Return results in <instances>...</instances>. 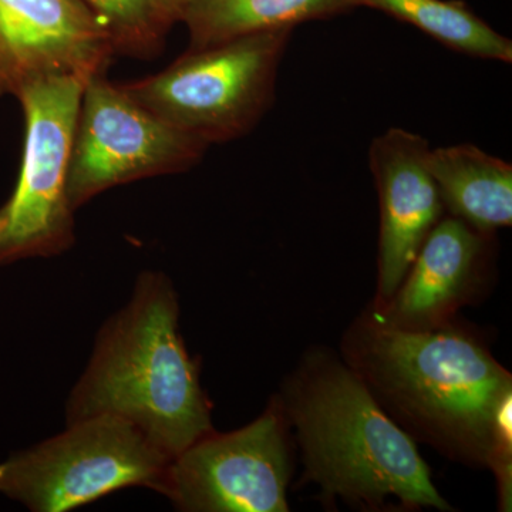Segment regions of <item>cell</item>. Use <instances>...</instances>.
<instances>
[{
	"label": "cell",
	"instance_id": "obj_4",
	"mask_svg": "<svg viewBox=\"0 0 512 512\" xmlns=\"http://www.w3.org/2000/svg\"><path fill=\"white\" fill-rule=\"evenodd\" d=\"M293 29L188 49L160 73L120 86L161 119L202 143L251 133L271 109Z\"/></svg>",
	"mask_w": 512,
	"mask_h": 512
},
{
	"label": "cell",
	"instance_id": "obj_7",
	"mask_svg": "<svg viewBox=\"0 0 512 512\" xmlns=\"http://www.w3.org/2000/svg\"><path fill=\"white\" fill-rule=\"evenodd\" d=\"M207 144L158 117L101 76L84 86L70 150L67 194L74 211L119 185L180 174Z\"/></svg>",
	"mask_w": 512,
	"mask_h": 512
},
{
	"label": "cell",
	"instance_id": "obj_11",
	"mask_svg": "<svg viewBox=\"0 0 512 512\" xmlns=\"http://www.w3.org/2000/svg\"><path fill=\"white\" fill-rule=\"evenodd\" d=\"M485 237L458 218H443L431 229L393 298L377 309L375 319L404 330L446 326L473 289L483 264Z\"/></svg>",
	"mask_w": 512,
	"mask_h": 512
},
{
	"label": "cell",
	"instance_id": "obj_9",
	"mask_svg": "<svg viewBox=\"0 0 512 512\" xmlns=\"http://www.w3.org/2000/svg\"><path fill=\"white\" fill-rule=\"evenodd\" d=\"M113 55L106 26L83 0H0V96L50 77L87 83Z\"/></svg>",
	"mask_w": 512,
	"mask_h": 512
},
{
	"label": "cell",
	"instance_id": "obj_16",
	"mask_svg": "<svg viewBox=\"0 0 512 512\" xmlns=\"http://www.w3.org/2000/svg\"><path fill=\"white\" fill-rule=\"evenodd\" d=\"M192 0H158V13L165 29H170L180 19L181 12Z\"/></svg>",
	"mask_w": 512,
	"mask_h": 512
},
{
	"label": "cell",
	"instance_id": "obj_1",
	"mask_svg": "<svg viewBox=\"0 0 512 512\" xmlns=\"http://www.w3.org/2000/svg\"><path fill=\"white\" fill-rule=\"evenodd\" d=\"M357 375L427 439L493 466L511 454V376L476 339L373 318L353 339Z\"/></svg>",
	"mask_w": 512,
	"mask_h": 512
},
{
	"label": "cell",
	"instance_id": "obj_5",
	"mask_svg": "<svg viewBox=\"0 0 512 512\" xmlns=\"http://www.w3.org/2000/svg\"><path fill=\"white\" fill-rule=\"evenodd\" d=\"M171 458L137 427L101 414L0 464V494L36 512L83 507L128 487L158 491Z\"/></svg>",
	"mask_w": 512,
	"mask_h": 512
},
{
	"label": "cell",
	"instance_id": "obj_12",
	"mask_svg": "<svg viewBox=\"0 0 512 512\" xmlns=\"http://www.w3.org/2000/svg\"><path fill=\"white\" fill-rule=\"evenodd\" d=\"M427 165L444 210L488 235L512 222V164L474 144L430 148Z\"/></svg>",
	"mask_w": 512,
	"mask_h": 512
},
{
	"label": "cell",
	"instance_id": "obj_10",
	"mask_svg": "<svg viewBox=\"0 0 512 512\" xmlns=\"http://www.w3.org/2000/svg\"><path fill=\"white\" fill-rule=\"evenodd\" d=\"M429 153V141L406 128H389L370 144L369 167L380 204L377 309L393 298L431 229L443 220Z\"/></svg>",
	"mask_w": 512,
	"mask_h": 512
},
{
	"label": "cell",
	"instance_id": "obj_14",
	"mask_svg": "<svg viewBox=\"0 0 512 512\" xmlns=\"http://www.w3.org/2000/svg\"><path fill=\"white\" fill-rule=\"evenodd\" d=\"M419 29L447 49L481 60L512 62V42L464 0H353Z\"/></svg>",
	"mask_w": 512,
	"mask_h": 512
},
{
	"label": "cell",
	"instance_id": "obj_15",
	"mask_svg": "<svg viewBox=\"0 0 512 512\" xmlns=\"http://www.w3.org/2000/svg\"><path fill=\"white\" fill-rule=\"evenodd\" d=\"M109 32L114 53L150 57L163 47L167 29L158 0H83Z\"/></svg>",
	"mask_w": 512,
	"mask_h": 512
},
{
	"label": "cell",
	"instance_id": "obj_3",
	"mask_svg": "<svg viewBox=\"0 0 512 512\" xmlns=\"http://www.w3.org/2000/svg\"><path fill=\"white\" fill-rule=\"evenodd\" d=\"M298 431L306 470L329 497L360 507L448 504L430 478L413 440L382 410L353 370L326 363L299 377L286 403Z\"/></svg>",
	"mask_w": 512,
	"mask_h": 512
},
{
	"label": "cell",
	"instance_id": "obj_2",
	"mask_svg": "<svg viewBox=\"0 0 512 512\" xmlns=\"http://www.w3.org/2000/svg\"><path fill=\"white\" fill-rule=\"evenodd\" d=\"M178 301L163 274L138 278L130 303L103 326L67 403V423L120 417L173 460L212 431L200 370L178 329Z\"/></svg>",
	"mask_w": 512,
	"mask_h": 512
},
{
	"label": "cell",
	"instance_id": "obj_13",
	"mask_svg": "<svg viewBox=\"0 0 512 512\" xmlns=\"http://www.w3.org/2000/svg\"><path fill=\"white\" fill-rule=\"evenodd\" d=\"M355 9L353 0H192L178 22L187 26L190 49H201L256 33L295 29Z\"/></svg>",
	"mask_w": 512,
	"mask_h": 512
},
{
	"label": "cell",
	"instance_id": "obj_6",
	"mask_svg": "<svg viewBox=\"0 0 512 512\" xmlns=\"http://www.w3.org/2000/svg\"><path fill=\"white\" fill-rule=\"evenodd\" d=\"M86 83L50 77L22 87L25 146L15 190L0 207V266L63 254L74 242L70 150Z\"/></svg>",
	"mask_w": 512,
	"mask_h": 512
},
{
	"label": "cell",
	"instance_id": "obj_8",
	"mask_svg": "<svg viewBox=\"0 0 512 512\" xmlns=\"http://www.w3.org/2000/svg\"><path fill=\"white\" fill-rule=\"evenodd\" d=\"M285 414L271 407L244 429L214 430L168 464L158 493L194 512H285L289 481Z\"/></svg>",
	"mask_w": 512,
	"mask_h": 512
}]
</instances>
